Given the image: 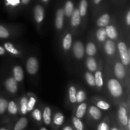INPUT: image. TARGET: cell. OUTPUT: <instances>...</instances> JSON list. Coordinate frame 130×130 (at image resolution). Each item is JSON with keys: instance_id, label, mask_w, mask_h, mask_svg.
<instances>
[{"instance_id": "cell-1", "label": "cell", "mask_w": 130, "mask_h": 130, "mask_svg": "<svg viewBox=\"0 0 130 130\" xmlns=\"http://www.w3.org/2000/svg\"><path fill=\"white\" fill-rule=\"evenodd\" d=\"M108 88L110 94L114 97H119L123 93V88L118 80L111 79L108 81Z\"/></svg>"}, {"instance_id": "cell-2", "label": "cell", "mask_w": 130, "mask_h": 130, "mask_svg": "<svg viewBox=\"0 0 130 130\" xmlns=\"http://www.w3.org/2000/svg\"><path fill=\"white\" fill-rule=\"evenodd\" d=\"M118 50L120 55L122 63L124 66H128L130 62V57L129 52L127 48L126 44L123 42H120L118 44Z\"/></svg>"}, {"instance_id": "cell-3", "label": "cell", "mask_w": 130, "mask_h": 130, "mask_svg": "<svg viewBox=\"0 0 130 130\" xmlns=\"http://www.w3.org/2000/svg\"><path fill=\"white\" fill-rule=\"evenodd\" d=\"M27 71L30 74H35L38 70V60L34 57H30L27 60L26 65Z\"/></svg>"}, {"instance_id": "cell-4", "label": "cell", "mask_w": 130, "mask_h": 130, "mask_svg": "<svg viewBox=\"0 0 130 130\" xmlns=\"http://www.w3.org/2000/svg\"><path fill=\"white\" fill-rule=\"evenodd\" d=\"M34 17L36 22L41 23L44 19V8L41 5H36L34 8L33 10Z\"/></svg>"}, {"instance_id": "cell-5", "label": "cell", "mask_w": 130, "mask_h": 130, "mask_svg": "<svg viewBox=\"0 0 130 130\" xmlns=\"http://www.w3.org/2000/svg\"><path fill=\"white\" fill-rule=\"evenodd\" d=\"M84 46L82 43L76 41L73 45V53L77 58H81L84 55Z\"/></svg>"}, {"instance_id": "cell-6", "label": "cell", "mask_w": 130, "mask_h": 130, "mask_svg": "<svg viewBox=\"0 0 130 130\" xmlns=\"http://www.w3.org/2000/svg\"><path fill=\"white\" fill-rule=\"evenodd\" d=\"M63 18H64V12L63 9L60 8L57 10L56 13L55 18V25L58 29H62L63 24Z\"/></svg>"}, {"instance_id": "cell-7", "label": "cell", "mask_w": 130, "mask_h": 130, "mask_svg": "<svg viewBox=\"0 0 130 130\" xmlns=\"http://www.w3.org/2000/svg\"><path fill=\"white\" fill-rule=\"evenodd\" d=\"M5 87L9 92L15 93L17 91V84L13 77H10L5 81Z\"/></svg>"}, {"instance_id": "cell-8", "label": "cell", "mask_w": 130, "mask_h": 130, "mask_svg": "<svg viewBox=\"0 0 130 130\" xmlns=\"http://www.w3.org/2000/svg\"><path fill=\"white\" fill-rule=\"evenodd\" d=\"M114 74L119 79H123L126 76L124 66L122 63L117 62L114 66Z\"/></svg>"}, {"instance_id": "cell-9", "label": "cell", "mask_w": 130, "mask_h": 130, "mask_svg": "<svg viewBox=\"0 0 130 130\" xmlns=\"http://www.w3.org/2000/svg\"><path fill=\"white\" fill-rule=\"evenodd\" d=\"M118 118L120 121V123L124 126H126V124L128 121V115H127L126 109L123 107H121L118 110Z\"/></svg>"}, {"instance_id": "cell-10", "label": "cell", "mask_w": 130, "mask_h": 130, "mask_svg": "<svg viewBox=\"0 0 130 130\" xmlns=\"http://www.w3.org/2000/svg\"><path fill=\"white\" fill-rule=\"evenodd\" d=\"M71 24L73 27H77L81 23V16L78 8H75L71 15Z\"/></svg>"}, {"instance_id": "cell-11", "label": "cell", "mask_w": 130, "mask_h": 130, "mask_svg": "<svg viewBox=\"0 0 130 130\" xmlns=\"http://www.w3.org/2000/svg\"><path fill=\"white\" fill-rule=\"evenodd\" d=\"M63 12L64 15L67 17H69L72 15V12L74 10V3L72 0H67L65 3L64 8H63Z\"/></svg>"}, {"instance_id": "cell-12", "label": "cell", "mask_w": 130, "mask_h": 130, "mask_svg": "<svg viewBox=\"0 0 130 130\" xmlns=\"http://www.w3.org/2000/svg\"><path fill=\"white\" fill-rule=\"evenodd\" d=\"M14 75V79L16 80L17 82H20L22 81L24 78V72L21 67L19 66H15L13 69Z\"/></svg>"}, {"instance_id": "cell-13", "label": "cell", "mask_w": 130, "mask_h": 130, "mask_svg": "<svg viewBox=\"0 0 130 130\" xmlns=\"http://www.w3.org/2000/svg\"><path fill=\"white\" fill-rule=\"evenodd\" d=\"M104 49L107 54L109 55H112L116 51L115 44L112 40H107L105 42Z\"/></svg>"}, {"instance_id": "cell-14", "label": "cell", "mask_w": 130, "mask_h": 130, "mask_svg": "<svg viewBox=\"0 0 130 130\" xmlns=\"http://www.w3.org/2000/svg\"><path fill=\"white\" fill-rule=\"evenodd\" d=\"M109 22H110V15L108 13H104L98 19L96 23L99 27H103L107 26Z\"/></svg>"}, {"instance_id": "cell-15", "label": "cell", "mask_w": 130, "mask_h": 130, "mask_svg": "<svg viewBox=\"0 0 130 130\" xmlns=\"http://www.w3.org/2000/svg\"><path fill=\"white\" fill-rule=\"evenodd\" d=\"M105 30L107 36L111 39H116L118 37V33H117L116 29L113 25H107L106 26Z\"/></svg>"}, {"instance_id": "cell-16", "label": "cell", "mask_w": 130, "mask_h": 130, "mask_svg": "<svg viewBox=\"0 0 130 130\" xmlns=\"http://www.w3.org/2000/svg\"><path fill=\"white\" fill-rule=\"evenodd\" d=\"M28 124L27 119L25 118H22L17 122L14 126L13 130H24Z\"/></svg>"}, {"instance_id": "cell-17", "label": "cell", "mask_w": 130, "mask_h": 130, "mask_svg": "<svg viewBox=\"0 0 130 130\" xmlns=\"http://www.w3.org/2000/svg\"><path fill=\"white\" fill-rule=\"evenodd\" d=\"M89 112H90V115L95 120H99L101 118V112L100 111L97 107L95 106H91L90 109H89Z\"/></svg>"}, {"instance_id": "cell-18", "label": "cell", "mask_w": 130, "mask_h": 130, "mask_svg": "<svg viewBox=\"0 0 130 130\" xmlns=\"http://www.w3.org/2000/svg\"><path fill=\"white\" fill-rule=\"evenodd\" d=\"M88 3L87 0H81L79 3V11L80 16L85 17L86 15L88 10Z\"/></svg>"}, {"instance_id": "cell-19", "label": "cell", "mask_w": 130, "mask_h": 130, "mask_svg": "<svg viewBox=\"0 0 130 130\" xmlns=\"http://www.w3.org/2000/svg\"><path fill=\"white\" fill-rule=\"evenodd\" d=\"M51 116H52V114H51L50 108L48 107H46L44 109L43 115L44 123L46 125H50L51 124Z\"/></svg>"}, {"instance_id": "cell-20", "label": "cell", "mask_w": 130, "mask_h": 130, "mask_svg": "<svg viewBox=\"0 0 130 130\" xmlns=\"http://www.w3.org/2000/svg\"><path fill=\"white\" fill-rule=\"evenodd\" d=\"M64 121V116L60 112H58L55 115L53 118V124L56 126H60L62 125Z\"/></svg>"}, {"instance_id": "cell-21", "label": "cell", "mask_w": 130, "mask_h": 130, "mask_svg": "<svg viewBox=\"0 0 130 130\" xmlns=\"http://www.w3.org/2000/svg\"><path fill=\"white\" fill-rule=\"evenodd\" d=\"M86 66H87L88 69L90 71H92V72L96 71V68H97L96 60L93 57H89V58H87V60H86Z\"/></svg>"}, {"instance_id": "cell-22", "label": "cell", "mask_w": 130, "mask_h": 130, "mask_svg": "<svg viewBox=\"0 0 130 130\" xmlns=\"http://www.w3.org/2000/svg\"><path fill=\"white\" fill-rule=\"evenodd\" d=\"M72 36L71 34H67L63 39V48L66 50L70 49L72 45Z\"/></svg>"}, {"instance_id": "cell-23", "label": "cell", "mask_w": 130, "mask_h": 130, "mask_svg": "<svg viewBox=\"0 0 130 130\" xmlns=\"http://www.w3.org/2000/svg\"><path fill=\"white\" fill-rule=\"evenodd\" d=\"M86 107L87 105L85 103H82L81 105H79V106L77 107V111H76V118L80 119L83 117L85 114V112H86Z\"/></svg>"}, {"instance_id": "cell-24", "label": "cell", "mask_w": 130, "mask_h": 130, "mask_svg": "<svg viewBox=\"0 0 130 130\" xmlns=\"http://www.w3.org/2000/svg\"><path fill=\"white\" fill-rule=\"evenodd\" d=\"M86 52L88 55L93 56L96 52V48L93 43H88L86 45Z\"/></svg>"}, {"instance_id": "cell-25", "label": "cell", "mask_w": 130, "mask_h": 130, "mask_svg": "<svg viewBox=\"0 0 130 130\" xmlns=\"http://www.w3.org/2000/svg\"><path fill=\"white\" fill-rule=\"evenodd\" d=\"M95 85L99 87H102L104 85V81H103L102 74L100 71H96L95 74Z\"/></svg>"}, {"instance_id": "cell-26", "label": "cell", "mask_w": 130, "mask_h": 130, "mask_svg": "<svg viewBox=\"0 0 130 130\" xmlns=\"http://www.w3.org/2000/svg\"><path fill=\"white\" fill-rule=\"evenodd\" d=\"M106 32L104 28L102 27L98 29L96 32V38L100 41H104L106 39Z\"/></svg>"}, {"instance_id": "cell-27", "label": "cell", "mask_w": 130, "mask_h": 130, "mask_svg": "<svg viewBox=\"0 0 130 130\" xmlns=\"http://www.w3.org/2000/svg\"><path fill=\"white\" fill-rule=\"evenodd\" d=\"M72 123H73L74 126L76 128V130H83L84 129V126L83 124L82 121L80 120V119L76 118V117H74L72 118Z\"/></svg>"}, {"instance_id": "cell-28", "label": "cell", "mask_w": 130, "mask_h": 130, "mask_svg": "<svg viewBox=\"0 0 130 130\" xmlns=\"http://www.w3.org/2000/svg\"><path fill=\"white\" fill-rule=\"evenodd\" d=\"M4 47H5V49L9 52L10 53H12L13 55H19V52L15 47L13 46L12 44H11L10 43H5L4 44Z\"/></svg>"}, {"instance_id": "cell-29", "label": "cell", "mask_w": 130, "mask_h": 130, "mask_svg": "<svg viewBox=\"0 0 130 130\" xmlns=\"http://www.w3.org/2000/svg\"><path fill=\"white\" fill-rule=\"evenodd\" d=\"M8 110L11 114H16L18 112V108L13 101H10L8 104Z\"/></svg>"}, {"instance_id": "cell-30", "label": "cell", "mask_w": 130, "mask_h": 130, "mask_svg": "<svg viewBox=\"0 0 130 130\" xmlns=\"http://www.w3.org/2000/svg\"><path fill=\"white\" fill-rule=\"evenodd\" d=\"M69 99L71 102H76V90L74 86H71L70 87L69 90Z\"/></svg>"}, {"instance_id": "cell-31", "label": "cell", "mask_w": 130, "mask_h": 130, "mask_svg": "<svg viewBox=\"0 0 130 130\" xmlns=\"http://www.w3.org/2000/svg\"><path fill=\"white\" fill-rule=\"evenodd\" d=\"M5 3L8 7H18L21 4V0H5Z\"/></svg>"}, {"instance_id": "cell-32", "label": "cell", "mask_w": 130, "mask_h": 130, "mask_svg": "<svg viewBox=\"0 0 130 130\" xmlns=\"http://www.w3.org/2000/svg\"><path fill=\"white\" fill-rule=\"evenodd\" d=\"M85 77H86V81L88 83V85H90L91 86H95V78H94V76L91 73H90V72H86L85 74Z\"/></svg>"}, {"instance_id": "cell-33", "label": "cell", "mask_w": 130, "mask_h": 130, "mask_svg": "<svg viewBox=\"0 0 130 130\" xmlns=\"http://www.w3.org/2000/svg\"><path fill=\"white\" fill-rule=\"evenodd\" d=\"M27 103L28 100L27 98L23 97L22 99L21 102H20V104H21V111L23 114H25L27 112Z\"/></svg>"}, {"instance_id": "cell-34", "label": "cell", "mask_w": 130, "mask_h": 130, "mask_svg": "<svg viewBox=\"0 0 130 130\" xmlns=\"http://www.w3.org/2000/svg\"><path fill=\"white\" fill-rule=\"evenodd\" d=\"M8 102L5 99H0V114H3L6 110L8 107Z\"/></svg>"}, {"instance_id": "cell-35", "label": "cell", "mask_w": 130, "mask_h": 130, "mask_svg": "<svg viewBox=\"0 0 130 130\" xmlns=\"http://www.w3.org/2000/svg\"><path fill=\"white\" fill-rule=\"evenodd\" d=\"M86 99V93L83 90H80L76 93V102L81 103Z\"/></svg>"}, {"instance_id": "cell-36", "label": "cell", "mask_w": 130, "mask_h": 130, "mask_svg": "<svg viewBox=\"0 0 130 130\" xmlns=\"http://www.w3.org/2000/svg\"><path fill=\"white\" fill-rule=\"evenodd\" d=\"M9 32L5 27L0 25V38H6L9 36Z\"/></svg>"}, {"instance_id": "cell-37", "label": "cell", "mask_w": 130, "mask_h": 130, "mask_svg": "<svg viewBox=\"0 0 130 130\" xmlns=\"http://www.w3.org/2000/svg\"><path fill=\"white\" fill-rule=\"evenodd\" d=\"M97 107L100 109H103V110H107L110 108V105L106 102L103 101V100H100L97 103Z\"/></svg>"}, {"instance_id": "cell-38", "label": "cell", "mask_w": 130, "mask_h": 130, "mask_svg": "<svg viewBox=\"0 0 130 130\" xmlns=\"http://www.w3.org/2000/svg\"><path fill=\"white\" fill-rule=\"evenodd\" d=\"M32 116L37 121H41L42 119V116L39 109H35L32 112Z\"/></svg>"}, {"instance_id": "cell-39", "label": "cell", "mask_w": 130, "mask_h": 130, "mask_svg": "<svg viewBox=\"0 0 130 130\" xmlns=\"http://www.w3.org/2000/svg\"><path fill=\"white\" fill-rule=\"evenodd\" d=\"M36 104V99L34 97H30V100H29V102L27 103V111H30L33 109L34 105Z\"/></svg>"}, {"instance_id": "cell-40", "label": "cell", "mask_w": 130, "mask_h": 130, "mask_svg": "<svg viewBox=\"0 0 130 130\" xmlns=\"http://www.w3.org/2000/svg\"><path fill=\"white\" fill-rule=\"evenodd\" d=\"M97 130H110V126L105 122H102L98 126Z\"/></svg>"}, {"instance_id": "cell-41", "label": "cell", "mask_w": 130, "mask_h": 130, "mask_svg": "<svg viewBox=\"0 0 130 130\" xmlns=\"http://www.w3.org/2000/svg\"><path fill=\"white\" fill-rule=\"evenodd\" d=\"M126 23L128 25H130V11H128V13L126 15Z\"/></svg>"}, {"instance_id": "cell-42", "label": "cell", "mask_w": 130, "mask_h": 130, "mask_svg": "<svg viewBox=\"0 0 130 130\" xmlns=\"http://www.w3.org/2000/svg\"><path fill=\"white\" fill-rule=\"evenodd\" d=\"M30 2V0H21V4H22L24 5H29Z\"/></svg>"}, {"instance_id": "cell-43", "label": "cell", "mask_w": 130, "mask_h": 130, "mask_svg": "<svg viewBox=\"0 0 130 130\" xmlns=\"http://www.w3.org/2000/svg\"><path fill=\"white\" fill-rule=\"evenodd\" d=\"M5 48H3L2 46H0V55H3V54H5Z\"/></svg>"}, {"instance_id": "cell-44", "label": "cell", "mask_w": 130, "mask_h": 130, "mask_svg": "<svg viewBox=\"0 0 130 130\" xmlns=\"http://www.w3.org/2000/svg\"><path fill=\"white\" fill-rule=\"evenodd\" d=\"M62 130H73V129H72V127L69 126H66L62 129Z\"/></svg>"}, {"instance_id": "cell-45", "label": "cell", "mask_w": 130, "mask_h": 130, "mask_svg": "<svg viewBox=\"0 0 130 130\" xmlns=\"http://www.w3.org/2000/svg\"><path fill=\"white\" fill-rule=\"evenodd\" d=\"M102 1V0H93V3L95 5H99L100 3V2Z\"/></svg>"}, {"instance_id": "cell-46", "label": "cell", "mask_w": 130, "mask_h": 130, "mask_svg": "<svg viewBox=\"0 0 130 130\" xmlns=\"http://www.w3.org/2000/svg\"><path fill=\"white\" fill-rule=\"evenodd\" d=\"M110 130H119V129L118 128H116V127H112L111 129H110Z\"/></svg>"}, {"instance_id": "cell-47", "label": "cell", "mask_w": 130, "mask_h": 130, "mask_svg": "<svg viewBox=\"0 0 130 130\" xmlns=\"http://www.w3.org/2000/svg\"><path fill=\"white\" fill-rule=\"evenodd\" d=\"M41 1H43V3H46L49 2V1H50V0H41Z\"/></svg>"}, {"instance_id": "cell-48", "label": "cell", "mask_w": 130, "mask_h": 130, "mask_svg": "<svg viewBox=\"0 0 130 130\" xmlns=\"http://www.w3.org/2000/svg\"><path fill=\"white\" fill-rule=\"evenodd\" d=\"M40 130H47V129H46V128H44V127H43V128H41Z\"/></svg>"}, {"instance_id": "cell-49", "label": "cell", "mask_w": 130, "mask_h": 130, "mask_svg": "<svg viewBox=\"0 0 130 130\" xmlns=\"http://www.w3.org/2000/svg\"><path fill=\"white\" fill-rule=\"evenodd\" d=\"M0 130H7V129H6V128H0Z\"/></svg>"}, {"instance_id": "cell-50", "label": "cell", "mask_w": 130, "mask_h": 130, "mask_svg": "<svg viewBox=\"0 0 130 130\" xmlns=\"http://www.w3.org/2000/svg\"><path fill=\"white\" fill-rule=\"evenodd\" d=\"M121 130H126V129H121Z\"/></svg>"}]
</instances>
